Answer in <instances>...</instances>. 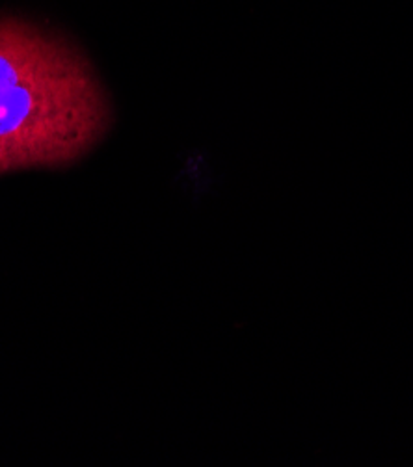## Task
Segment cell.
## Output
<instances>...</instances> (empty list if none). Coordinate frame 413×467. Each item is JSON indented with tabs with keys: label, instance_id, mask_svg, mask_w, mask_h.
I'll return each instance as SVG.
<instances>
[{
	"label": "cell",
	"instance_id": "6da1fadb",
	"mask_svg": "<svg viewBox=\"0 0 413 467\" xmlns=\"http://www.w3.org/2000/svg\"><path fill=\"white\" fill-rule=\"evenodd\" d=\"M108 105L67 45L0 23V173L64 166L103 136Z\"/></svg>",
	"mask_w": 413,
	"mask_h": 467
}]
</instances>
